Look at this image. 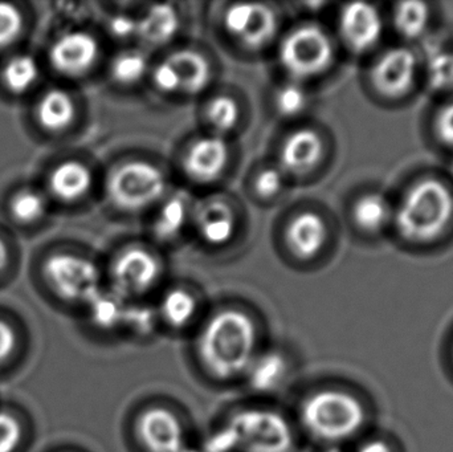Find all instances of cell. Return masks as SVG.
Returning <instances> with one entry per match:
<instances>
[{
    "mask_svg": "<svg viewBox=\"0 0 453 452\" xmlns=\"http://www.w3.org/2000/svg\"><path fill=\"white\" fill-rule=\"evenodd\" d=\"M198 357L218 379H232L250 371L257 349V329L239 310H223L209 318L199 333Z\"/></svg>",
    "mask_w": 453,
    "mask_h": 452,
    "instance_id": "obj_1",
    "label": "cell"
},
{
    "mask_svg": "<svg viewBox=\"0 0 453 452\" xmlns=\"http://www.w3.org/2000/svg\"><path fill=\"white\" fill-rule=\"evenodd\" d=\"M453 218V195L446 183L425 178L414 183L401 199L394 214L404 239L428 243L438 239Z\"/></svg>",
    "mask_w": 453,
    "mask_h": 452,
    "instance_id": "obj_2",
    "label": "cell"
},
{
    "mask_svg": "<svg viewBox=\"0 0 453 452\" xmlns=\"http://www.w3.org/2000/svg\"><path fill=\"white\" fill-rule=\"evenodd\" d=\"M300 418L311 437L324 442H341L362 429L366 413L361 401L350 393L324 389L303 400Z\"/></svg>",
    "mask_w": 453,
    "mask_h": 452,
    "instance_id": "obj_3",
    "label": "cell"
},
{
    "mask_svg": "<svg viewBox=\"0 0 453 452\" xmlns=\"http://www.w3.org/2000/svg\"><path fill=\"white\" fill-rule=\"evenodd\" d=\"M226 433L242 452H292L295 434L288 419L269 409H244L228 421Z\"/></svg>",
    "mask_w": 453,
    "mask_h": 452,
    "instance_id": "obj_4",
    "label": "cell"
},
{
    "mask_svg": "<svg viewBox=\"0 0 453 452\" xmlns=\"http://www.w3.org/2000/svg\"><path fill=\"white\" fill-rule=\"evenodd\" d=\"M166 188L158 167L143 161L127 162L114 169L106 182V193L114 206L124 211H140L156 203Z\"/></svg>",
    "mask_w": 453,
    "mask_h": 452,
    "instance_id": "obj_5",
    "label": "cell"
},
{
    "mask_svg": "<svg viewBox=\"0 0 453 452\" xmlns=\"http://www.w3.org/2000/svg\"><path fill=\"white\" fill-rule=\"evenodd\" d=\"M334 57L329 34L314 24L293 29L280 47V61L296 80L311 79L326 71Z\"/></svg>",
    "mask_w": 453,
    "mask_h": 452,
    "instance_id": "obj_6",
    "label": "cell"
},
{
    "mask_svg": "<svg viewBox=\"0 0 453 452\" xmlns=\"http://www.w3.org/2000/svg\"><path fill=\"white\" fill-rule=\"evenodd\" d=\"M44 278L66 302L89 304L100 294V272L95 263L74 254H55L44 263Z\"/></svg>",
    "mask_w": 453,
    "mask_h": 452,
    "instance_id": "obj_7",
    "label": "cell"
},
{
    "mask_svg": "<svg viewBox=\"0 0 453 452\" xmlns=\"http://www.w3.org/2000/svg\"><path fill=\"white\" fill-rule=\"evenodd\" d=\"M226 32L250 50H261L277 31L276 13L261 3H236L225 15Z\"/></svg>",
    "mask_w": 453,
    "mask_h": 452,
    "instance_id": "obj_8",
    "label": "cell"
},
{
    "mask_svg": "<svg viewBox=\"0 0 453 452\" xmlns=\"http://www.w3.org/2000/svg\"><path fill=\"white\" fill-rule=\"evenodd\" d=\"M418 60L409 48L396 47L386 50L372 69V87L386 98H401L414 87Z\"/></svg>",
    "mask_w": 453,
    "mask_h": 452,
    "instance_id": "obj_9",
    "label": "cell"
},
{
    "mask_svg": "<svg viewBox=\"0 0 453 452\" xmlns=\"http://www.w3.org/2000/svg\"><path fill=\"white\" fill-rule=\"evenodd\" d=\"M135 435L146 452H185V432L180 418L161 406L146 409L135 421Z\"/></svg>",
    "mask_w": 453,
    "mask_h": 452,
    "instance_id": "obj_10",
    "label": "cell"
},
{
    "mask_svg": "<svg viewBox=\"0 0 453 452\" xmlns=\"http://www.w3.org/2000/svg\"><path fill=\"white\" fill-rule=\"evenodd\" d=\"M340 32L343 42L353 52H367L382 39V15L370 3H349L341 11Z\"/></svg>",
    "mask_w": 453,
    "mask_h": 452,
    "instance_id": "obj_11",
    "label": "cell"
},
{
    "mask_svg": "<svg viewBox=\"0 0 453 452\" xmlns=\"http://www.w3.org/2000/svg\"><path fill=\"white\" fill-rule=\"evenodd\" d=\"M97 57V40L84 31L60 34L50 50V64L63 76H82L95 65Z\"/></svg>",
    "mask_w": 453,
    "mask_h": 452,
    "instance_id": "obj_12",
    "label": "cell"
},
{
    "mask_svg": "<svg viewBox=\"0 0 453 452\" xmlns=\"http://www.w3.org/2000/svg\"><path fill=\"white\" fill-rule=\"evenodd\" d=\"M158 262L150 252L141 249H130L122 252L113 264L116 294L141 295L148 292L159 278Z\"/></svg>",
    "mask_w": 453,
    "mask_h": 452,
    "instance_id": "obj_13",
    "label": "cell"
},
{
    "mask_svg": "<svg viewBox=\"0 0 453 452\" xmlns=\"http://www.w3.org/2000/svg\"><path fill=\"white\" fill-rule=\"evenodd\" d=\"M228 161V146L219 135L196 140L183 159L186 174L198 183L214 182L222 175Z\"/></svg>",
    "mask_w": 453,
    "mask_h": 452,
    "instance_id": "obj_14",
    "label": "cell"
},
{
    "mask_svg": "<svg viewBox=\"0 0 453 452\" xmlns=\"http://www.w3.org/2000/svg\"><path fill=\"white\" fill-rule=\"evenodd\" d=\"M322 140L314 130L301 129L290 134L281 148L282 167L292 174H305L317 166L322 157Z\"/></svg>",
    "mask_w": 453,
    "mask_h": 452,
    "instance_id": "obj_15",
    "label": "cell"
},
{
    "mask_svg": "<svg viewBox=\"0 0 453 452\" xmlns=\"http://www.w3.org/2000/svg\"><path fill=\"white\" fill-rule=\"evenodd\" d=\"M327 238V227L324 219L313 211L297 215L287 230V241L290 251L300 259L316 257Z\"/></svg>",
    "mask_w": 453,
    "mask_h": 452,
    "instance_id": "obj_16",
    "label": "cell"
},
{
    "mask_svg": "<svg viewBox=\"0 0 453 452\" xmlns=\"http://www.w3.org/2000/svg\"><path fill=\"white\" fill-rule=\"evenodd\" d=\"M93 177L90 170L79 161H66L52 170L48 180L50 193L64 202L81 199L89 191Z\"/></svg>",
    "mask_w": 453,
    "mask_h": 452,
    "instance_id": "obj_17",
    "label": "cell"
},
{
    "mask_svg": "<svg viewBox=\"0 0 453 452\" xmlns=\"http://www.w3.org/2000/svg\"><path fill=\"white\" fill-rule=\"evenodd\" d=\"M180 28V16L173 5L157 4L137 20V36L145 44L159 47L166 44Z\"/></svg>",
    "mask_w": 453,
    "mask_h": 452,
    "instance_id": "obj_18",
    "label": "cell"
},
{
    "mask_svg": "<svg viewBox=\"0 0 453 452\" xmlns=\"http://www.w3.org/2000/svg\"><path fill=\"white\" fill-rule=\"evenodd\" d=\"M196 225L202 238L214 246H222L234 236V214L222 201H211L203 204L196 214Z\"/></svg>",
    "mask_w": 453,
    "mask_h": 452,
    "instance_id": "obj_19",
    "label": "cell"
},
{
    "mask_svg": "<svg viewBox=\"0 0 453 452\" xmlns=\"http://www.w3.org/2000/svg\"><path fill=\"white\" fill-rule=\"evenodd\" d=\"M76 114L73 98L63 89H50L40 97L37 121L50 132H61L73 122Z\"/></svg>",
    "mask_w": 453,
    "mask_h": 452,
    "instance_id": "obj_20",
    "label": "cell"
},
{
    "mask_svg": "<svg viewBox=\"0 0 453 452\" xmlns=\"http://www.w3.org/2000/svg\"><path fill=\"white\" fill-rule=\"evenodd\" d=\"M180 80V90L188 95H198L206 89L211 80V66L209 61L196 50H178L170 56Z\"/></svg>",
    "mask_w": 453,
    "mask_h": 452,
    "instance_id": "obj_21",
    "label": "cell"
},
{
    "mask_svg": "<svg viewBox=\"0 0 453 452\" xmlns=\"http://www.w3.org/2000/svg\"><path fill=\"white\" fill-rule=\"evenodd\" d=\"M40 76L39 64L34 56L20 53L8 58L2 69V81L15 95L28 92Z\"/></svg>",
    "mask_w": 453,
    "mask_h": 452,
    "instance_id": "obj_22",
    "label": "cell"
},
{
    "mask_svg": "<svg viewBox=\"0 0 453 452\" xmlns=\"http://www.w3.org/2000/svg\"><path fill=\"white\" fill-rule=\"evenodd\" d=\"M430 16V7L425 2H419V0L401 2L394 8V27L404 39H418L427 29Z\"/></svg>",
    "mask_w": 453,
    "mask_h": 452,
    "instance_id": "obj_23",
    "label": "cell"
},
{
    "mask_svg": "<svg viewBox=\"0 0 453 452\" xmlns=\"http://www.w3.org/2000/svg\"><path fill=\"white\" fill-rule=\"evenodd\" d=\"M391 207L380 194H366L356 202L353 219L365 233L382 230L391 219Z\"/></svg>",
    "mask_w": 453,
    "mask_h": 452,
    "instance_id": "obj_24",
    "label": "cell"
},
{
    "mask_svg": "<svg viewBox=\"0 0 453 452\" xmlns=\"http://www.w3.org/2000/svg\"><path fill=\"white\" fill-rule=\"evenodd\" d=\"M47 199L36 188H24L12 196L10 212L13 219L23 225L39 222L47 212Z\"/></svg>",
    "mask_w": 453,
    "mask_h": 452,
    "instance_id": "obj_25",
    "label": "cell"
},
{
    "mask_svg": "<svg viewBox=\"0 0 453 452\" xmlns=\"http://www.w3.org/2000/svg\"><path fill=\"white\" fill-rule=\"evenodd\" d=\"M161 313L170 326L174 328H183L196 316V297L185 289H173V291L167 292L162 300Z\"/></svg>",
    "mask_w": 453,
    "mask_h": 452,
    "instance_id": "obj_26",
    "label": "cell"
},
{
    "mask_svg": "<svg viewBox=\"0 0 453 452\" xmlns=\"http://www.w3.org/2000/svg\"><path fill=\"white\" fill-rule=\"evenodd\" d=\"M188 202L182 196H174L162 206L156 223L154 233L158 239L169 241L174 238L182 230L188 219Z\"/></svg>",
    "mask_w": 453,
    "mask_h": 452,
    "instance_id": "obj_27",
    "label": "cell"
},
{
    "mask_svg": "<svg viewBox=\"0 0 453 452\" xmlns=\"http://www.w3.org/2000/svg\"><path fill=\"white\" fill-rule=\"evenodd\" d=\"M146 71L148 58L140 50L119 53L111 63V76L119 84H134L145 76Z\"/></svg>",
    "mask_w": 453,
    "mask_h": 452,
    "instance_id": "obj_28",
    "label": "cell"
},
{
    "mask_svg": "<svg viewBox=\"0 0 453 452\" xmlns=\"http://www.w3.org/2000/svg\"><path fill=\"white\" fill-rule=\"evenodd\" d=\"M428 84L438 92L453 90V50H438L428 58Z\"/></svg>",
    "mask_w": 453,
    "mask_h": 452,
    "instance_id": "obj_29",
    "label": "cell"
},
{
    "mask_svg": "<svg viewBox=\"0 0 453 452\" xmlns=\"http://www.w3.org/2000/svg\"><path fill=\"white\" fill-rule=\"evenodd\" d=\"M89 305L93 321H95L98 326L111 328L114 324L119 323L121 318H124L122 296H119V294L105 295L100 292V294L89 303Z\"/></svg>",
    "mask_w": 453,
    "mask_h": 452,
    "instance_id": "obj_30",
    "label": "cell"
},
{
    "mask_svg": "<svg viewBox=\"0 0 453 452\" xmlns=\"http://www.w3.org/2000/svg\"><path fill=\"white\" fill-rule=\"evenodd\" d=\"M207 119L220 134L231 132L239 119V106L236 101L228 96H219L210 103L207 108Z\"/></svg>",
    "mask_w": 453,
    "mask_h": 452,
    "instance_id": "obj_31",
    "label": "cell"
},
{
    "mask_svg": "<svg viewBox=\"0 0 453 452\" xmlns=\"http://www.w3.org/2000/svg\"><path fill=\"white\" fill-rule=\"evenodd\" d=\"M20 10L11 3H0V50L15 44L23 31Z\"/></svg>",
    "mask_w": 453,
    "mask_h": 452,
    "instance_id": "obj_32",
    "label": "cell"
},
{
    "mask_svg": "<svg viewBox=\"0 0 453 452\" xmlns=\"http://www.w3.org/2000/svg\"><path fill=\"white\" fill-rule=\"evenodd\" d=\"M308 103L305 90L298 84H287L280 88L276 105L282 116L292 117L301 113Z\"/></svg>",
    "mask_w": 453,
    "mask_h": 452,
    "instance_id": "obj_33",
    "label": "cell"
},
{
    "mask_svg": "<svg viewBox=\"0 0 453 452\" xmlns=\"http://www.w3.org/2000/svg\"><path fill=\"white\" fill-rule=\"evenodd\" d=\"M21 440L18 419L7 411H0V452H13Z\"/></svg>",
    "mask_w": 453,
    "mask_h": 452,
    "instance_id": "obj_34",
    "label": "cell"
},
{
    "mask_svg": "<svg viewBox=\"0 0 453 452\" xmlns=\"http://www.w3.org/2000/svg\"><path fill=\"white\" fill-rule=\"evenodd\" d=\"M434 130L441 143L453 148V100L447 103L436 114Z\"/></svg>",
    "mask_w": 453,
    "mask_h": 452,
    "instance_id": "obj_35",
    "label": "cell"
},
{
    "mask_svg": "<svg viewBox=\"0 0 453 452\" xmlns=\"http://www.w3.org/2000/svg\"><path fill=\"white\" fill-rule=\"evenodd\" d=\"M154 82H156L157 88L164 93H174L180 90V76L169 58L157 66L154 71Z\"/></svg>",
    "mask_w": 453,
    "mask_h": 452,
    "instance_id": "obj_36",
    "label": "cell"
},
{
    "mask_svg": "<svg viewBox=\"0 0 453 452\" xmlns=\"http://www.w3.org/2000/svg\"><path fill=\"white\" fill-rule=\"evenodd\" d=\"M256 193L263 198H272L282 188V175L276 169H264L255 180Z\"/></svg>",
    "mask_w": 453,
    "mask_h": 452,
    "instance_id": "obj_37",
    "label": "cell"
},
{
    "mask_svg": "<svg viewBox=\"0 0 453 452\" xmlns=\"http://www.w3.org/2000/svg\"><path fill=\"white\" fill-rule=\"evenodd\" d=\"M109 31L117 39H127L137 34V20L127 15H117L109 21Z\"/></svg>",
    "mask_w": 453,
    "mask_h": 452,
    "instance_id": "obj_38",
    "label": "cell"
},
{
    "mask_svg": "<svg viewBox=\"0 0 453 452\" xmlns=\"http://www.w3.org/2000/svg\"><path fill=\"white\" fill-rule=\"evenodd\" d=\"M16 347V334L12 326L0 320V364L4 363Z\"/></svg>",
    "mask_w": 453,
    "mask_h": 452,
    "instance_id": "obj_39",
    "label": "cell"
},
{
    "mask_svg": "<svg viewBox=\"0 0 453 452\" xmlns=\"http://www.w3.org/2000/svg\"><path fill=\"white\" fill-rule=\"evenodd\" d=\"M357 452H393V450L383 441H372V442L365 443Z\"/></svg>",
    "mask_w": 453,
    "mask_h": 452,
    "instance_id": "obj_40",
    "label": "cell"
},
{
    "mask_svg": "<svg viewBox=\"0 0 453 452\" xmlns=\"http://www.w3.org/2000/svg\"><path fill=\"white\" fill-rule=\"evenodd\" d=\"M8 259H10V252H8L7 244L0 238V271L4 270Z\"/></svg>",
    "mask_w": 453,
    "mask_h": 452,
    "instance_id": "obj_41",
    "label": "cell"
},
{
    "mask_svg": "<svg viewBox=\"0 0 453 452\" xmlns=\"http://www.w3.org/2000/svg\"><path fill=\"white\" fill-rule=\"evenodd\" d=\"M451 172H452V175H453V164H452V167H451Z\"/></svg>",
    "mask_w": 453,
    "mask_h": 452,
    "instance_id": "obj_42",
    "label": "cell"
}]
</instances>
